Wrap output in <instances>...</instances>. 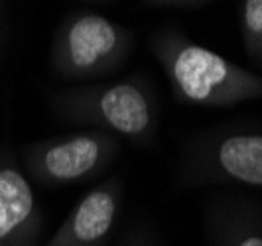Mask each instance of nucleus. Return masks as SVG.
<instances>
[{"label": "nucleus", "mask_w": 262, "mask_h": 246, "mask_svg": "<svg viewBox=\"0 0 262 246\" xmlns=\"http://www.w3.org/2000/svg\"><path fill=\"white\" fill-rule=\"evenodd\" d=\"M148 50L168 79L176 104L231 108L262 101V73L197 43L178 22L160 24L148 36Z\"/></svg>", "instance_id": "1"}, {"label": "nucleus", "mask_w": 262, "mask_h": 246, "mask_svg": "<svg viewBox=\"0 0 262 246\" xmlns=\"http://www.w3.org/2000/svg\"><path fill=\"white\" fill-rule=\"evenodd\" d=\"M48 106L53 117L71 126L105 130L138 150L158 148L162 103L154 79L144 69L113 83H87L53 91Z\"/></svg>", "instance_id": "2"}, {"label": "nucleus", "mask_w": 262, "mask_h": 246, "mask_svg": "<svg viewBox=\"0 0 262 246\" xmlns=\"http://www.w3.org/2000/svg\"><path fill=\"white\" fill-rule=\"evenodd\" d=\"M178 189L250 187L262 191V120L235 118L193 130L180 142Z\"/></svg>", "instance_id": "3"}, {"label": "nucleus", "mask_w": 262, "mask_h": 246, "mask_svg": "<svg viewBox=\"0 0 262 246\" xmlns=\"http://www.w3.org/2000/svg\"><path fill=\"white\" fill-rule=\"evenodd\" d=\"M130 28L91 8L69 12L57 24L50 48V71L67 83H85L118 73L134 53Z\"/></svg>", "instance_id": "4"}, {"label": "nucleus", "mask_w": 262, "mask_h": 246, "mask_svg": "<svg viewBox=\"0 0 262 246\" xmlns=\"http://www.w3.org/2000/svg\"><path fill=\"white\" fill-rule=\"evenodd\" d=\"M16 154L28 182L55 189L105 180L122 155V140L105 130L79 128L22 144Z\"/></svg>", "instance_id": "5"}, {"label": "nucleus", "mask_w": 262, "mask_h": 246, "mask_svg": "<svg viewBox=\"0 0 262 246\" xmlns=\"http://www.w3.org/2000/svg\"><path fill=\"white\" fill-rule=\"evenodd\" d=\"M124 197V173L106 175L79 199L59 229L41 246H106L118 227Z\"/></svg>", "instance_id": "6"}, {"label": "nucleus", "mask_w": 262, "mask_h": 246, "mask_svg": "<svg viewBox=\"0 0 262 246\" xmlns=\"http://www.w3.org/2000/svg\"><path fill=\"white\" fill-rule=\"evenodd\" d=\"M46 215L20 168L16 148L0 144V246H41Z\"/></svg>", "instance_id": "7"}, {"label": "nucleus", "mask_w": 262, "mask_h": 246, "mask_svg": "<svg viewBox=\"0 0 262 246\" xmlns=\"http://www.w3.org/2000/svg\"><path fill=\"white\" fill-rule=\"evenodd\" d=\"M201 225L205 246H262V201L223 187L203 201Z\"/></svg>", "instance_id": "8"}, {"label": "nucleus", "mask_w": 262, "mask_h": 246, "mask_svg": "<svg viewBox=\"0 0 262 246\" xmlns=\"http://www.w3.org/2000/svg\"><path fill=\"white\" fill-rule=\"evenodd\" d=\"M238 30L252 67L262 69V0L238 2Z\"/></svg>", "instance_id": "9"}, {"label": "nucleus", "mask_w": 262, "mask_h": 246, "mask_svg": "<svg viewBox=\"0 0 262 246\" xmlns=\"http://www.w3.org/2000/svg\"><path fill=\"white\" fill-rule=\"evenodd\" d=\"M113 246H168L156 222L148 217L132 220Z\"/></svg>", "instance_id": "10"}, {"label": "nucleus", "mask_w": 262, "mask_h": 246, "mask_svg": "<svg viewBox=\"0 0 262 246\" xmlns=\"http://www.w3.org/2000/svg\"><path fill=\"white\" fill-rule=\"evenodd\" d=\"M207 6H213L211 0H142V2H136V8L176 10V12H195Z\"/></svg>", "instance_id": "11"}, {"label": "nucleus", "mask_w": 262, "mask_h": 246, "mask_svg": "<svg viewBox=\"0 0 262 246\" xmlns=\"http://www.w3.org/2000/svg\"><path fill=\"white\" fill-rule=\"evenodd\" d=\"M6 4L0 2V61H2V52H4V43H6V34H8V20H6Z\"/></svg>", "instance_id": "12"}]
</instances>
